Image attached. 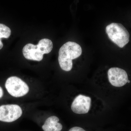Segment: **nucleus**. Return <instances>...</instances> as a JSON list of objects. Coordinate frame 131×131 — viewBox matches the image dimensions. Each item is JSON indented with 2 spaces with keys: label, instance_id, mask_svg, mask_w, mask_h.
<instances>
[{
  "label": "nucleus",
  "instance_id": "1a4fd4ad",
  "mask_svg": "<svg viewBox=\"0 0 131 131\" xmlns=\"http://www.w3.org/2000/svg\"><path fill=\"white\" fill-rule=\"evenodd\" d=\"M11 34V30L8 27L4 24H0V50L2 49L3 46L1 39L2 38H8Z\"/></svg>",
  "mask_w": 131,
  "mask_h": 131
},
{
  "label": "nucleus",
  "instance_id": "39448f33",
  "mask_svg": "<svg viewBox=\"0 0 131 131\" xmlns=\"http://www.w3.org/2000/svg\"><path fill=\"white\" fill-rule=\"evenodd\" d=\"M22 114V110L18 105H3L0 106V121L2 122H14L21 117Z\"/></svg>",
  "mask_w": 131,
  "mask_h": 131
},
{
  "label": "nucleus",
  "instance_id": "7ed1b4c3",
  "mask_svg": "<svg viewBox=\"0 0 131 131\" xmlns=\"http://www.w3.org/2000/svg\"><path fill=\"white\" fill-rule=\"evenodd\" d=\"M106 31L110 40L120 48H123L129 42V32L121 24L112 23L107 26Z\"/></svg>",
  "mask_w": 131,
  "mask_h": 131
},
{
  "label": "nucleus",
  "instance_id": "f8f14e48",
  "mask_svg": "<svg viewBox=\"0 0 131 131\" xmlns=\"http://www.w3.org/2000/svg\"><path fill=\"white\" fill-rule=\"evenodd\" d=\"M127 82L129 83H130V81L128 80V81H127Z\"/></svg>",
  "mask_w": 131,
  "mask_h": 131
},
{
  "label": "nucleus",
  "instance_id": "20e7f679",
  "mask_svg": "<svg viewBox=\"0 0 131 131\" xmlns=\"http://www.w3.org/2000/svg\"><path fill=\"white\" fill-rule=\"evenodd\" d=\"M5 87L8 93L15 97L24 96L29 90V87L25 82L15 76L8 78L5 83Z\"/></svg>",
  "mask_w": 131,
  "mask_h": 131
},
{
  "label": "nucleus",
  "instance_id": "9d476101",
  "mask_svg": "<svg viewBox=\"0 0 131 131\" xmlns=\"http://www.w3.org/2000/svg\"><path fill=\"white\" fill-rule=\"evenodd\" d=\"M69 131H86L81 128V127H74L71 128Z\"/></svg>",
  "mask_w": 131,
  "mask_h": 131
},
{
  "label": "nucleus",
  "instance_id": "9b49d317",
  "mask_svg": "<svg viewBox=\"0 0 131 131\" xmlns=\"http://www.w3.org/2000/svg\"><path fill=\"white\" fill-rule=\"evenodd\" d=\"M3 90L2 89V88L0 86V98H2L3 96Z\"/></svg>",
  "mask_w": 131,
  "mask_h": 131
},
{
  "label": "nucleus",
  "instance_id": "6e6552de",
  "mask_svg": "<svg viewBox=\"0 0 131 131\" xmlns=\"http://www.w3.org/2000/svg\"><path fill=\"white\" fill-rule=\"evenodd\" d=\"M59 119L55 116H51L46 119L42 128L44 131H61L62 125L59 123Z\"/></svg>",
  "mask_w": 131,
  "mask_h": 131
},
{
  "label": "nucleus",
  "instance_id": "423d86ee",
  "mask_svg": "<svg viewBox=\"0 0 131 131\" xmlns=\"http://www.w3.org/2000/svg\"><path fill=\"white\" fill-rule=\"evenodd\" d=\"M108 80L114 86L121 87L125 85L128 80V75L124 69L118 68H112L107 73Z\"/></svg>",
  "mask_w": 131,
  "mask_h": 131
},
{
  "label": "nucleus",
  "instance_id": "f03ea898",
  "mask_svg": "<svg viewBox=\"0 0 131 131\" xmlns=\"http://www.w3.org/2000/svg\"><path fill=\"white\" fill-rule=\"evenodd\" d=\"M53 48V43L48 39H43L37 45L28 43L24 46L23 54L25 58L28 60L42 61L44 54H49Z\"/></svg>",
  "mask_w": 131,
  "mask_h": 131
},
{
  "label": "nucleus",
  "instance_id": "f257e3e1",
  "mask_svg": "<svg viewBox=\"0 0 131 131\" xmlns=\"http://www.w3.org/2000/svg\"><path fill=\"white\" fill-rule=\"evenodd\" d=\"M82 53L80 45L74 42H66L59 51L58 62L61 69L65 71H70L73 68L72 61L80 57Z\"/></svg>",
  "mask_w": 131,
  "mask_h": 131
},
{
  "label": "nucleus",
  "instance_id": "0eeeda50",
  "mask_svg": "<svg viewBox=\"0 0 131 131\" xmlns=\"http://www.w3.org/2000/svg\"><path fill=\"white\" fill-rule=\"evenodd\" d=\"M91 99L89 96L80 94L72 102L71 109L77 114H85L88 113L91 107Z\"/></svg>",
  "mask_w": 131,
  "mask_h": 131
}]
</instances>
